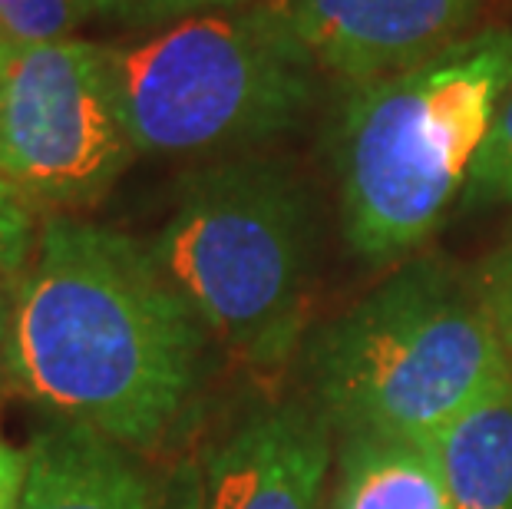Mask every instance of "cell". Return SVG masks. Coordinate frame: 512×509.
<instances>
[{"label":"cell","mask_w":512,"mask_h":509,"mask_svg":"<svg viewBox=\"0 0 512 509\" xmlns=\"http://www.w3.org/2000/svg\"><path fill=\"white\" fill-rule=\"evenodd\" d=\"M205 341L149 245L80 215H50L14 285L0 394L146 453L192 407Z\"/></svg>","instance_id":"obj_1"},{"label":"cell","mask_w":512,"mask_h":509,"mask_svg":"<svg viewBox=\"0 0 512 509\" xmlns=\"http://www.w3.org/2000/svg\"><path fill=\"white\" fill-rule=\"evenodd\" d=\"M512 90V27H479L390 77L351 86L337 126L341 225L354 255L420 248L463 196Z\"/></svg>","instance_id":"obj_2"},{"label":"cell","mask_w":512,"mask_h":509,"mask_svg":"<svg viewBox=\"0 0 512 509\" xmlns=\"http://www.w3.org/2000/svg\"><path fill=\"white\" fill-rule=\"evenodd\" d=\"M509 374L479 285L433 258L370 291L311 348L324 424L420 447Z\"/></svg>","instance_id":"obj_3"},{"label":"cell","mask_w":512,"mask_h":509,"mask_svg":"<svg viewBox=\"0 0 512 509\" xmlns=\"http://www.w3.org/2000/svg\"><path fill=\"white\" fill-rule=\"evenodd\" d=\"M149 248L238 361L255 371L291 361L314 278V209L294 169L238 153L185 172Z\"/></svg>","instance_id":"obj_4"},{"label":"cell","mask_w":512,"mask_h":509,"mask_svg":"<svg viewBox=\"0 0 512 509\" xmlns=\"http://www.w3.org/2000/svg\"><path fill=\"white\" fill-rule=\"evenodd\" d=\"M106 53L136 156L252 153L301 123L324 73L281 0L185 17Z\"/></svg>","instance_id":"obj_5"},{"label":"cell","mask_w":512,"mask_h":509,"mask_svg":"<svg viewBox=\"0 0 512 509\" xmlns=\"http://www.w3.org/2000/svg\"><path fill=\"white\" fill-rule=\"evenodd\" d=\"M133 159L106 43H0V172L43 219L93 209Z\"/></svg>","instance_id":"obj_6"},{"label":"cell","mask_w":512,"mask_h":509,"mask_svg":"<svg viewBox=\"0 0 512 509\" xmlns=\"http://www.w3.org/2000/svg\"><path fill=\"white\" fill-rule=\"evenodd\" d=\"M324 73L370 83L473 34L483 0H281Z\"/></svg>","instance_id":"obj_7"},{"label":"cell","mask_w":512,"mask_h":509,"mask_svg":"<svg viewBox=\"0 0 512 509\" xmlns=\"http://www.w3.org/2000/svg\"><path fill=\"white\" fill-rule=\"evenodd\" d=\"M328 424L308 407H271L222 440L205 470V509H321Z\"/></svg>","instance_id":"obj_8"},{"label":"cell","mask_w":512,"mask_h":509,"mask_svg":"<svg viewBox=\"0 0 512 509\" xmlns=\"http://www.w3.org/2000/svg\"><path fill=\"white\" fill-rule=\"evenodd\" d=\"M24 450L27 476L17 509H156L133 450L93 427L50 420Z\"/></svg>","instance_id":"obj_9"},{"label":"cell","mask_w":512,"mask_h":509,"mask_svg":"<svg viewBox=\"0 0 512 509\" xmlns=\"http://www.w3.org/2000/svg\"><path fill=\"white\" fill-rule=\"evenodd\" d=\"M450 509H512V374L427 443Z\"/></svg>","instance_id":"obj_10"},{"label":"cell","mask_w":512,"mask_h":509,"mask_svg":"<svg viewBox=\"0 0 512 509\" xmlns=\"http://www.w3.org/2000/svg\"><path fill=\"white\" fill-rule=\"evenodd\" d=\"M331 509H450V500L427 447L344 437Z\"/></svg>","instance_id":"obj_11"},{"label":"cell","mask_w":512,"mask_h":509,"mask_svg":"<svg viewBox=\"0 0 512 509\" xmlns=\"http://www.w3.org/2000/svg\"><path fill=\"white\" fill-rule=\"evenodd\" d=\"M90 17V0H0V43L34 47L67 40Z\"/></svg>","instance_id":"obj_12"},{"label":"cell","mask_w":512,"mask_h":509,"mask_svg":"<svg viewBox=\"0 0 512 509\" xmlns=\"http://www.w3.org/2000/svg\"><path fill=\"white\" fill-rule=\"evenodd\" d=\"M512 202V90L499 103L493 126L479 156L473 162V172L466 179L463 205L466 209H489V205H509Z\"/></svg>","instance_id":"obj_13"},{"label":"cell","mask_w":512,"mask_h":509,"mask_svg":"<svg viewBox=\"0 0 512 509\" xmlns=\"http://www.w3.org/2000/svg\"><path fill=\"white\" fill-rule=\"evenodd\" d=\"M40 212L0 172V275L17 281L37 252Z\"/></svg>","instance_id":"obj_14"},{"label":"cell","mask_w":512,"mask_h":509,"mask_svg":"<svg viewBox=\"0 0 512 509\" xmlns=\"http://www.w3.org/2000/svg\"><path fill=\"white\" fill-rule=\"evenodd\" d=\"M255 4V0H90L93 17L116 20L126 27H169L176 20Z\"/></svg>","instance_id":"obj_15"},{"label":"cell","mask_w":512,"mask_h":509,"mask_svg":"<svg viewBox=\"0 0 512 509\" xmlns=\"http://www.w3.org/2000/svg\"><path fill=\"white\" fill-rule=\"evenodd\" d=\"M476 285H479V295H483L489 318H493L499 341H503V348L512 361V242H506L483 265Z\"/></svg>","instance_id":"obj_16"},{"label":"cell","mask_w":512,"mask_h":509,"mask_svg":"<svg viewBox=\"0 0 512 509\" xmlns=\"http://www.w3.org/2000/svg\"><path fill=\"white\" fill-rule=\"evenodd\" d=\"M27 476V450L10 443L0 424V509H17Z\"/></svg>","instance_id":"obj_17"},{"label":"cell","mask_w":512,"mask_h":509,"mask_svg":"<svg viewBox=\"0 0 512 509\" xmlns=\"http://www.w3.org/2000/svg\"><path fill=\"white\" fill-rule=\"evenodd\" d=\"M14 285H17V281H10V278L0 275V344H4V331H7L10 301H14Z\"/></svg>","instance_id":"obj_18"}]
</instances>
